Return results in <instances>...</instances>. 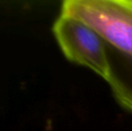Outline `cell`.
I'll use <instances>...</instances> for the list:
<instances>
[{
    "instance_id": "obj_1",
    "label": "cell",
    "mask_w": 132,
    "mask_h": 131,
    "mask_svg": "<svg viewBox=\"0 0 132 131\" xmlns=\"http://www.w3.org/2000/svg\"><path fill=\"white\" fill-rule=\"evenodd\" d=\"M60 14L80 20L132 58V0H65Z\"/></svg>"
},
{
    "instance_id": "obj_2",
    "label": "cell",
    "mask_w": 132,
    "mask_h": 131,
    "mask_svg": "<svg viewBox=\"0 0 132 131\" xmlns=\"http://www.w3.org/2000/svg\"><path fill=\"white\" fill-rule=\"evenodd\" d=\"M52 32L67 59L89 68L106 82L111 78L114 71L104 41L88 25L60 14L53 23Z\"/></svg>"
},
{
    "instance_id": "obj_3",
    "label": "cell",
    "mask_w": 132,
    "mask_h": 131,
    "mask_svg": "<svg viewBox=\"0 0 132 131\" xmlns=\"http://www.w3.org/2000/svg\"><path fill=\"white\" fill-rule=\"evenodd\" d=\"M107 83L117 102L132 113V79L126 80L113 72L112 76Z\"/></svg>"
}]
</instances>
